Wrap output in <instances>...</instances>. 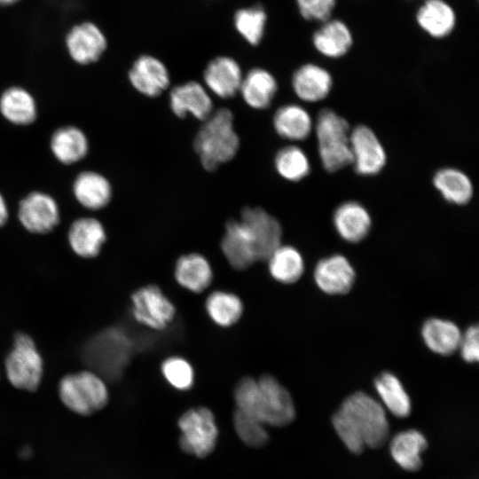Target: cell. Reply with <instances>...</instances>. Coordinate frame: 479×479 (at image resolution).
<instances>
[{
	"mask_svg": "<svg viewBox=\"0 0 479 479\" xmlns=\"http://www.w3.org/2000/svg\"><path fill=\"white\" fill-rule=\"evenodd\" d=\"M339 438L353 453L379 448L388 439L389 425L383 405L364 392L348 397L332 418Z\"/></svg>",
	"mask_w": 479,
	"mask_h": 479,
	"instance_id": "1",
	"label": "cell"
},
{
	"mask_svg": "<svg viewBox=\"0 0 479 479\" xmlns=\"http://www.w3.org/2000/svg\"><path fill=\"white\" fill-rule=\"evenodd\" d=\"M237 409L257 419L263 424L283 427L295 417L291 395L273 376L258 380L242 378L234 389Z\"/></svg>",
	"mask_w": 479,
	"mask_h": 479,
	"instance_id": "2",
	"label": "cell"
},
{
	"mask_svg": "<svg viewBox=\"0 0 479 479\" xmlns=\"http://www.w3.org/2000/svg\"><path fill=\"white\" fill-rule=\"evenodd\" d=\"M193 146L208 171H214L232 160L240 148L232 112L225 107L213 111L197 131Z\"/></svg>",
	"mask_w": 479,
	"mask_h": 479,
	"instance_id": "3",
	"label": "cell"
},
{
	"mask_svg": "<svg viewBox=\"0 0 479 479\" xmlns=\"http://www.w3.org/2000/svg\"><path fill=\"white\" fill-rule=\"evenodd\" d=\"M318 150L322 166L334 172L352 163L348 122L332 109L319 112L316 125Z\"/></svg>",
	"mask_w": 479,
	"mask_h": 479,
	"instance_id": "4",
	"label": "cell"
},
{
	"mask_svg": "<svg viewBox=\"0 0 479 479\" xmlns=\"http://www.w3.org/2000/svg\"><path fill=\"white\" fill-rule=\"evenodd\" d=\"M59 394L63 404L81 416H90L102 410L109 398L103 379L88 370L64 376L59 385Z\"/></svg>",
	"mask_w": 479,
	"mask_h": 479,
	"instance_id": "5",
	"label": "cell"
},
{
	"mask_svg": "<svg viewBox=\"0 0 479 479\" xmlns=\"http://www.w3.org/2000/svg\"><path fill=\"white\" fill-rule=\"evenodd\" d=\"M4 366L7 379L15 388L35 391L39 387L43 373V358L28 334H16Z\"/></svg>",
	"mask_w": 479,
	"mask_h": 479,
	"instance_id": "6",
	"label": "cell"
},
{
	"mask_svg": "<svg viewBox=\"0 0 479 479\" xmlns=\"http://www.w3.org/2000/svg\"><path fill=\"white\" fill-rule=\"evenodd\" d=\"M179 444L187 454L205 458L215 449L218 429L213 412L206 407L186 411L178 420Z\"/></svg>",
	"mask_w": 479,
	"mask_h": 479,
	"instance_id": "7",
	"label": "cell"
},
{
	"mask_svg": "<svg viewBox=\"0 0 479 479\" xmlns=\"http://www.w3.org/2000/svg\"><path fill=\"white\" fill-rule=\"evenodd\" d=\"M131 312L140 324L154 330L165 329L176 313L174 304L154 285L137 289L131 295Z\"/></svg>",
	"mask_w": 479,
	"mask_h": 479,
	"instance_id": "8",
	"label": "cell"
},
{
	"mask_svg": "<svg viewBox=\"0 0 479 479\" xmlns=\"http://www.w3.org/2000/svg\"><path fill=\"white\" fill-rule=\"evenodd\" d=\"M254 244L257 261L267 260L281 245L282 228L277 218L260 207L244 208L240 214Z\"/></svg>",
	"mask_w": 479,
	"mask_h": 479,
	"instance_id": "9",
	"label": "cell"
},
{
	"mask_svg": "<svg viewBox=\"0 0 479 479\" xmlns=\"http://www.w3.org/2000/svg\"><path fill=\"white\" fill-rule=\"evenodd\" d=\"M352 163L357 173L373 176L386 165L387 154L373 130L365 125L355 127L349 134Z\"/></svg>",
	"mask_w": 479,
	"mask_h": 479,
	"instance_id": "10",
	"label": "cell"
},
{
	"mask_svg": "<svg viewBox=\"0 0 479 479\" xmlns=\"http://www.w3.org/2000/svg\"><path fill=\"white\" fill-rule=\"evenodd\" d=\"M18 216L21 224L33 233H47L59 221L55 200L41 192H33L20 202Z\"/></svg>",
	"mask_w": 479,
	"mask_h": 479,
	"instance_id": "11",
	"label": "cell"
},
{
	"mask_svg": "<svg viewBox=\"0 0 479 479\" xmlns=\"http://www.w3.org/2000/svg\"><path fill=\"white\" fill-rule=\"evenodd\" d=\"M169 107L178 118L192 115L202 122L214 111L213 101L207 88L195 81L185 82L171 89Z\"/></svg>",
	"mask_w": 479,
	"mask_h": 479,
	"instance_id": "12",
	"label": "cell"
},
{
	"mask_svg": "<svg viewBox=\"0 0 479 479\" xmlns=\"http://www.w3.org/2000/svg\"><path fill=\"white\" fill-rule=\"evenodd\" d=\"M129 80L137 91L149 98L160 96L170 83L169 73L164 63L146 54L135 60L129 71Z\"/></svg>",
	"mask_w": 479,
	"mask_h": 479,
	"instance_id": "13",
	"label": "cell"
},
{
	"mask_svg": "<svg viewBox=\"0 0 479 479\" xmlns=\"http://www.w3.org/2000/svg\"><path fill=\"white\" fill-rule=\"evenodd\" d=\"M311 43L320 55L337 59L349 52L354 43V36L344 20L332 17L321 22L314 31Z\"/></svg>",
	"mask_w": 479,
	"mask_h": 479,
	"instance_id": "14",
	"label": "cell"
},
{
	"mask_svg": "<svg viewBox=\"0 0 479 479\" xmlns=\"http://www.w3.org/2000/svg\"><path fill=\"white\" fill-rule=\"evenodd\" d=\"M291 85L294 93L302 101L315 103L325 99L330 94L334 79L326 67L308 62L294 71Z\"/></svg>",
	"mask_w": 479,
	"mask_h": 479,
	"instance_id": "15",
	"label": "cell"
},
{
	"mask_svg": "<svg viewBox=\"0 0 479 479\" xmlns=\"http://www.w3.org/2000/svg\"><path fill=\"white\" fill-rule=\"evenodd\" d=\"M242 78L240 64L227 56L214 58L203 72L207 90L224 99L231 98L239 92Z\"/></svg>",
	"mask_w": 479,
	"mask_h": 479,
	"instance_id": "16",
	"label": "cell"
},
{
	"mask_svg": "<svg viewBox=\"0 0 479 479\" xmlns=\"http://www.w3.org/2000/svg\"><path fill=\"white\" fill-rule=\"evenodd\" d=\"M355 271L342 255H334L320 260L314 270L317 286L328 294H344L353 286Z\"/></svg>",
	"mask_w": 479,
	"mask_h": 479,
	"instance_id": "17",
	"label": "cell"
},
{
	"mask_svg": "<svg viewBox=\"0 0 479 479\" xmlns=\"http://www.w3.org/2000/svg\"><path fill=\"white\" fill-rule=\"evenodd\" d=\"M221 249L235 270H246L257 261L251 237L240 220L231 219L226 223Z\"/></svg>",
	"mask_w": 479,
	"mask_h": 479,
	"instance_id": "18",
	"label": "cell"
},
{
	"mask_svg": "<svg viewBox=\"0 0 479 479\" xmlns=\"http://www.w3.org/2000/svg\"><path fill=\"white\" fill-rule=\"evenodd\" d=\"M418 27L434 39L452 35L457 25V13L446 0H424L415 12Z\"/></svg>",
	"mask_w": 479,
	"mask_h": 479,
	"instance_id": "19",
	"label": "cell"
},
{
	"mask_svg": "<svg viewBox=\"0 0 479 479\" xmlns=\"http://www.w3.org/2000/svg\"><path fill=\"white\" fill-rule=\"evenodd\" d=\"M70 56L80 64L98 60L106 48V39L93 23L85 22L74 27L67 36Z\"/></svg>",
	"mask_w": 479,
	"mask_h": 479,
	"instance_id": "20",
	"label": "cell"
},
{
	"mask_svg": "<svg viewBox=\"0 0 479 479\" xmlns=\"http://www.w3.org/2000/svg\"><path fill=\"white\" fill-rule=\"evenodd\" d=\"M333 224L342 240L357 243L368 235L372 227V218L362 204L357 201H346L334 210Z\"/></svg>",
	"mask_w": 479,
	"mask_h": 479,
	"instance_id": "21",
	"label": "cell"
},
{
	"mask_svg": "<svg viewBox=\"0 0 479 479\" xmlns=\"http://www.w3.org/2000/svg\"><path fill=\"white\" fill-rule=\"evenodd\" d=\"M278 91V82L268 70L255 67L243 76L239 92L244 102L251 108H268Z\"/></svg>",
	"mask_w": 479,
	"mask_h": 479,
	"instance_id": "22",
	"label": "cell"
},
{
	"mask_svg": "<svg viewBox=\"0 0 479 479\" xmlns=\"http://www.w3.org/2000/svg\"><path fill=\"white\" fill-rule=\"evenodd\" d=\"M106 239L103 224L95 218L83 217L75 220L70 226L68 240L72 250L79 256H97Z\"/></svg>",
	"mask_w": 479,
	"mask_h": 479,
	"instance_id": "23",
	"label": "cell"
},
{
	"mask_svg": "<svg viewBox=\"0 0 479 479\" xmlns=\"http://www.w3.org/2000/svg\"><path fill=\"white\" fill-rule=\"evenodd\" d=\"M272 121L277 134L294 142L305 140L313 129L310 113L297 104H287L279 107Z\"/></svg>",
	"mask_w": 479,
	"mask_h": 479,
	"instance_id": "24",
	"label": "cell"
},
{
	"mask_svg": "<svg viewBox=\"0 0 479 479\" xmlns=\"http://www.w3.org/2000/svg\"><path fill=\"white\" fill-rule=\"evenodd\" d=\"M426 437L416 429L397 433L390 441L389 452L394 461L403 469L414 472L422 465L421 455L427 449Z\"/></svg>",
	"mask_w": 479,
	"mask_h": 479,
	"instance_id": "25",
	"label": "cell"
},
{
	"mask_svg": "<svg viewBox=\"0 0 479 479\" xmlns=\"http://www.w3.org/2000/svg\"><path fill=\"white\" fill-rule=\"evenodd\" d=\"M175 278L183 287L200 293L210 285L212 268L205 256L198 253L181 255L175 265Z\"/></svg>",
	"mask_w": 479,
	"mask_h": 479,
	"instance_id": "26",
	"label": "cell"
},
{
	"mask_svg": "<svg viewBox=\"0 0 479 479\" xmlns=\"http://www.w3.org/2000/svg\"><path fill=\"white\" fill-rule=\"evenodd\" d=\"M74 193L83 207L99 209L111 200L112 186L104 176L94 171H84L75 180Z\"/></svg>",
	"mask_w": 479,
	"mask_h": 479,
	"instance_id": "27",
	"label": "cell"
},
{
	"mask_svg": "<svg viewBox=\"0 0 479 479\" xmlns=\"http://www.w3.org/2000/svg\"><path fill=\"white\" fill-rule=\"evenodd\" d=\"M433 185L443 198L455 205H465L474 193L472 181L468 176L455 168H443L433 177Z\"/></svg>",
	"mask_w": 479,
	"mask_h": 479,
	"instance_id": "28",
	"label": "cell"
},
{
	"mask_svg": "<svg viewBox=\"0 0 479 479\" xmlns=\"http://www.w3.org/2000/svg\"><path fill=\"white\" fill-rule=\"evenodd\" d=\"M421 334L428 348L442 356L451 355L458 349L462 335L457 325L441 318L427 320Z\"/></svg>",
	"mask_w": 479,
	"mask_h": 479,
	"instance_id": "29",
	"label": "cell"
},
{
	"mask_svg": "<svg viewBox=\"0 0 479 479\" xmlns=\"http://www.w3.org/2000/svg\"><path fill=\"white\" fill-rule=\"evenodd\" d=\"M88 148L85 134L73 126L57 130L51 139V149L54 156L64 164L79 161L87 154Z\"/></svg>",
	"mask_w": 479,
	"mask_h": 479,
	"instance_id": "30",
	"label": "cell"
},
{
	"mask_svg": "<svg viewBox=\"0 0 479 479\" xmlns=\"http://www.w3.org/2000/svg\"><path fill=\"white\" fill-rule=\"evenodd\" d=\"M267 261L271 277L284 284L296 282L304 271L302 255L291 246L279 245Z\"/></svg>",
	"mask_w": 479,
	"mask_h": 479,
	"instance_id": "31",
	"label": "cell"
},
{
	"mask_svg": "<svg viewBox=\"0 0 479 479\" xmlns=\"http://www.w3.org/2000/svg\"><path fill=\"white\" fill-rule=\"evenodd\" d=\"M0 112L9 122L27 125L35 120L36 106L29 92L20 87H12L0 98Z\"/></svg>",
	"mask_w": 479,
	"mask_h": 479,
	"instance_id": "32",
	"label": "cell"
},
{
	"mask_svg": "<svg viewBox=\"0 0 479 479\" xmlns=\"http://www.w3.org/2000/svg\"><path fill=\"white\" fill-rule=\"evenodd\" d=\"M374 386L382 404L393 415L405 418L410 414L412 404L409 395L396 375L385 372L377 377Z\"/></svg>",
	"mask_w": 479,
	"mask_h": 479,
	"instance_id": "33",
	"label": "cell"
},
{
	"mask_svg": "<svg viewBox=\"0 0 479 479\" xmlns=\"http://www.w3.org/2000/svg\"><path fill=\"white\" fill-rule=\"evenodd\" d=\"M206 310L210 318L220 326H231L243 313V303L234 294L215 291L206 301Z\"/></svg>",
	"mask_w": 479,
	"mask_h": 479,
	"instance_id": "34",
	"label": "cell"
},
{
	"mask_svg": "<svg viewBox=\"0 0 479 479\" xmlns=\"http://www.w3.org/2000/svg\"><path fill=\"white\" fill-rule=\"evenodd\" d=\"M277 173L284 179L297 182L307 177L310 171V160L299 146L290 145L280 148L274 158Z\"/></svg>",
	"mask_w": 479,
	"mask_h": 479,
	"instance_id": "35",
	"label": "cell"
},
{
	"mask_svg": "<svg viewBox=\"0 0 479 479\" xmlns=\"http://www.w3.org/2000/svg\"><path fill=\"white\" fill-rule=\"evenodd\" d=\"M233 20L236 30L249 44L260 43L267 21V14L261 5L238 10Z\"/></svg>",
	"mask_w": 479,
	"mask_h": 479,
	"instance_id": "36",
	"label": "cell"
},
{
	"mask_svg": "<svg viewBox=\"0 0 479 479\" xmlns=\"http://www.w3.org/2000/svg\"><path fill=\"white\" fill-rule=\"evenodd\" d=\"M265 425L257 419L236 409L233 414V427L239 438L247 446L258 448L269 440Z\"/></svg>",
	"mask_w": 479,
	"mask_h": 479,
	"instance_id": "37",
	"label": "cell"
},
{
	"mask_svg": "<svg viewBox=\"0 0 479 479\" xmlns=\"http://www.w3.org/2000/svg\"><path fill=\"white\" fill-rule=\"evenodd\" d=\"M166 381L179 390L189 389L194 381V372L188 361L179 357L167 358L161 365Z\"/></svg>",
	"mask_w": 479,
	"mask_h": 479,
	"instance_id": "38",
	"label": "cell"
},
{
	"mask_svg": "<svg viewBox=\"0 0 479 479\" xmlns=\"http://www.w3.org/2000/svg\"><path fill=\"white\" fill-rule=\"evenodd\" d=\"M295 4L305 20L321 23L332 18L337 0H295Z\"/></svg>",
	"mask_w": 479,
	"mask_h": 479,
	"instance_id": "39",
	"label": "cell"
},
{
	"mask_svg": "<svg viewBox=\"0 0 479 479\" xmlns=\"http://www.w3.org/2000/svg\"><path fill=\"white\" fill-rule=\"evenodd\" d=\"M462 358L468 363H475L479 359V331L477 326H471L461 335L459 345Z\"/></svg>",
	"mask_w": 479,
	"mask_h": 479,
	"instance_id": "40",
	"label": "cell"
},
{
	"mask_svg": "<svg viewBox=\"0 0 479 479\" xmlns=\"http://www.w3.org/2000/svg\"><path fill=\"white\" fill-rule=\"evenodd\" d=\"M8 218V210L5 200L0 193V226L4 225Z\"/></svg>",
	"mask_w": 479,
	"mask_h": 479,
	"instance_id": "41",
	"label": "cell"
},
{
	"mask_svg": "<svg viewBox=\"0 0 479 479\" xmlns=\"http://www.w3.org/2000/svg\"><path fill=\"white\" fill-rule=\"evenodd\" d=\"M18 0H0V4H13L15 2H17Z\"/></svg>",
	"mask_w": 479,
	"mask_h": 479,
	"instance_id": "42",
	"label": "cell"
}]
</instances>
